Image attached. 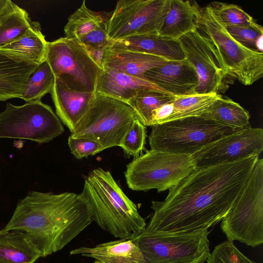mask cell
<instances>
[{
	"label": "cell",
	"mask_w": 263,
	"mask_h": 263,
	"mask_svg": "<svg viewBox=\"0 0 263 263\" xmlns=\"http://www.w3.org/2000/svg\"><path fill=\"white\" fill-rule=\"evenodd\" d=\"M258 158L251 156L195 170L169 190L163 201H152L154 213L145 228L187 232L217 224L233 205Z\"/></svg>",
	"instance_id": "6da1fadb"
},
{
	"label": "cell",
	"mask_w": 263,
	"mask_h": 263,
	"mask_svg": "<svg viewBox=\"0 0 263 263\" xmlns=\"http://www.w3.org/2000/svg\"><path fill=\"white\" fill-rule=\"evenodd\" d=\"M92 222L80 194L31 191L18 202L4 229L24 233L46 257L64 248Z\"/></svg>",
	"instance_id": "7a4b0ae2"
},
{
	"label": "cell",
	"mask_w": 263,
	"mask_h": 263,
	"mask_svg": "<svg viewBox=\"0 0 263 263\" xmlns=\"http://www.w3.org/2000/svg\"><path fill=\"white\" fill-rule=\"evenodd\" d=\"M80 195L92 221L115 237L129 238L145 229V219L110 172L101 168L90 172Z\"/></svg>",
	"instance_id": "3957f363"
},
{
	"label": "cell",
	"mask_w": 263,
	"mask_h": 263,
	"mask_svg": "<svg viewBox=\"0 0 263 263\" xmlns=\"http://www.w3.org/2000/svg\"><path fill=\"white\" fill-rule=\"evenodd\" d=\"M197 29L215 49L220 67L226 76L246 86L263 76V53L253 51L236 41L213 13L209 5L197 7Z\"/></svg>",
	"instance_id": "277c9868"
},
{
	"label": "cell",
	"mask_w": 263,
	"mask_h": 263,
	"mask_svg": "<svg viewBox=\"0 0 263 263\" xmlns=\"http://www.w3.org/2000/svg\"><path fill=\"white\" fill-rule=\"evenodd\" d=\"M151 149L189 156L242 128L201 116L188 117L152 126Z\"/></svg>",
	"instance_id": "5b68a950"
},
{
	"label": "cell",
	"mask_w": 263,
	"mask_h": 263,
	"mask_svg": "<svg viewBox=\"0 0 263 263\" xmlns=\"http://www.w3.org/2000/svg\"><path fill=\"white\" fill-rule=\"evenodd\" d=\"M227 240L255 248L263 243V159L258 158L243 189L221 221Z\"/></svg>",
	"instance_id": "8992f818"
},
{
	"label": "cell",
	"mask_w": 263,
	"mask_h": 263,
	"mask_svg": "<svg viewBox=\"0 0 263 263\" xmlns=\"http://www.w3.org/2000/svg\"><path fill=\"white\" fill-rule=\"evenodd\" d=\"M208 229L164 232L145 228L132 237L144 263H205L210 253Z\"/></svg>",
	"instance_id": "52a82bcc"
},
{
	"label": "cell",
	"mask_w": 263,
	"mask_h": 263,
	"mask_svg": "<svg viewBox=\"0 0 263 263\" xmlns=\"http://www.w3.org/2000/svg\"><path fill=\"white\" fill-rule=\"evenodd\" d=\"M195 170L191 156L150 149L127 165L124 176L132 190L160 192L173 188Z\"/></svg>",
	"instance_id": "ba28073f"
},
{
	"label": "cell",
	"mask_w": 263,
	"mask_h": 263,
	"mask_svg": "<svg viewBox=\"0 0 263 263\" xmlns=\"http://www.w3.org/2000/svg\"><path fill=\"white\" fill-rule=\"evenodd\" d=\"M139 119L127 103L96 93L70 136L96 141L104 149L120 146L126 133Z\"/></svg>",
	"instance_id": "9c48e42d"
},
{
	"label": "cell",
	"mask_w": 263,
	"mask_h": 263,
	"mask_svg": "<svg viewBox=\"0 0 263 263\" xmlns=\"http://www.w3.org/2000/svg\"><path fill=\"white\" fill-rule=\"evenodd\" d=\"M45 60L55 79L71 90L95 92L102 69L90 58L79 39L63 37L48 42Z\"/></svg>",
	"instance_id": "30bf717a"
},
{
	"label": "cell",
	"mask_w": 263,
	"mask_h": 263,
	"mask_svg": "<svg viewBox=\"0 0 263 263\" xmlns=\"http://www.w3.org/2000/svg\"><path fill=\"white\" fill-rule=\"evenodd\" d=\"M64 131L59 118L41 100L20 106L7 103L5 110L0 112V138L27 139L42 144Z\"/></svg>",
	"instance_id": "8fae6325"
},
{
	"label": "cell",
	"mask_w": 263,
	"mask_h": 263,
	"mask_svg": "<svg viewBox=\"0 0 263 263\" xmlns=\"http://www.w3.org/2000/svg\"><path fill=\"white\" fill-rule=\"evenodd\" d=\"M171 0H121L104 26L109 41L159 35Z\"/></svg>",
	"instance_id": "7c38bea8"
},
{
	"label": "cell",
	"mask_w": 263,
	"mask_h": 263,
	"mask_svg": "<svg viewBox=\"0 0 263 263\" xmlns=\"http://www.w3.org/2000/svg\"><path fill=\"white\" fill-rule=\"evenodd\" d=\"M263 150V129L249 127L224 137L191 156L196 170L231 163Z\"/></svg>",
	"instance_id": "4fadbf2b"
},
{
	"label": "cell",
	"mask_w": 263,
	"mask_h": 263,
	"mask_svg": "<svg viewBox=\"0 0 263 263\" xmlns=\"http://www.w3.org/2000/svg\"><path fill=\"white\" fill-rule=\"evenodd\" d=\"M184 59L195 69L198 78L196 93H218L224 88L226 74L213 46L197 29L179 40Z\"/></svg>",
	"instance_id": "5bb4252c"
},
{
	"label": "cell",
	"mask_w": 263,
	"mask_h": 263,
	"mask_svg": "<svg viewBox=\"0 0 263 263\" xmlns=\"http://www.w3.org/2000/svg\"><path fill=\"white\" fill-rule=\"evenodd\" d=\"M144 77L174 96L196 93V90L198 86L196 72L185 59L168 61L162 66L147 71Z\"/></svg>",
	"instance_id": "9a60e30c"
},
{
	"label": "cell",
	"mask_w": 263,
	"mask_h": 263,
	"mask_svg": "<svg viewBox=\"0 0 263 263\" xmlns=\"http://www.w3.org/2000/svg\"><path fill=\"white\" fill-rule=\"evenodd\" d=\"M38 65L20 55L0 49V101L21 99L28 79Z\"/></svg>",
	"instance_id": "2e32d148"
},
{
	"label": "cell",
	"mask_w": 263,
	"mask_h": 263,
	"mask_svg": "<svg viewBox=\"0 0 263 263\" xmlns=\"http://www.w3.org/2000/svg\"><path fill=\"white\" fill-rule=\"evenodd\" d=\"M149 90L169 93L146 79L103 68L98 78L96 93L127 103ZM171 94V93H170Z\"/></svg>",
	"instance_id": "e0dca14e"
},
{
	"label": "cell",
	"mask_w": 263,
	"mask_h": 263,
	"mask_svg": "<svg viewBox=\"0 0 263 263\" xmlns=\"http://www.w3.org/2000/svg\"><path fill=\"white\" fill-rule=\"evenodd\" d=\"M51 94L58 117L71 132L88 110L96 93L71 90L55 79Z\"/></svg>",
	"instance_id": "ac0fdd59"
},
{
	"label": "cell",
	"mask_w": 263,
	"mask_h": 263,
	"mask_svg": "<svg viewBox=\"0 0 263 263\" xmlns=\"http://www.w3.org/2000/svg\"><path fill=\"white\" fill-rule=\"evenodd\" d=\"M70 254L92 258L95 263H144L143 255L132 236L74 249Z\"/></svg>",
	"instance_id": "d6986e66"
},
{
	"label": "cell",
	"mask_w": 263,
	"mask_h": 263,
	"mask_svg": "<svg viewBox=\"0 0 263 263\" xmlns=\"http://www.w3.org/2000/svg\"><path fill=\"white\" fill-rule=\"evenodd\" d=\"M167 61L159 57L114 47L109 43L106 50L103 68L145 79L144 74L147 71L162 66Z\"/></svg>",
	"instance_id": "ffe728a7"
},
{
	"label": "cell",
	"mask_w": 263,
	"mask_h": 263,
	"mask_svg": "<svg viewBox=\"0 0 263 263\" xmlns=\"http://www.w3.org/2000/svg\"><path fill=\"white\" fill-rule=\"evenodd\" d=\"M116 47L160 57L167 61L184 59L178 40L160 35L144 34L110 41Z\"/></svg>",
	"instance_id": "44dd1931"
},
{
	"label": "cell",
	"mask_w": 263,
	"mask_h": 263,
	"mask_svg": "<svg viewBox=\"0 0 263 263\" xmlns=\"http://www.w3.org/2000/svg\"><path fill=\"white\" fill-rule=\"evenodd\" d=\"M195 2L171 0L169 10L164 20L159 35L179 40L185 34L197 29Z\"/></svg>",
	"instance_id": "7402d4cb"
},
{
	"label": "cell",
	"mask_w": 263,
	"mask_h": 263,
	"mask_svg": "<svg viewBox=\"0 0 263 263\" xmlns=\"http://www.w3.org/2000/svg\"><path fill=\"white\" fill-rule=\"evenodd\" d=\"M42 257L25 234L14 230H0V263H34Z\"/></svg>",
	"instance_id": "603a6c76"
},
{
	"label": "cell",
	"mask_w": 263,
	"mask_h": 263,
	"mask_svg": "<svg viewBox=\"0 0 263 263\" xmlns=\"http://www.w3.org/2000/svg\"><path fill=\"white\" fill-rule=\"evenodd\" d=\"M47 43L41 31L40 24L35 22L22 35L0 49L17 54L40 64L45 61Z\"/></svg>",
	"instance_id": "cb8c5ba5"
},
{
	"label": "cell",
	"mask_w": 263,
	"mask_h": 263,
	"mask_svg": "<svg viewBox=\"0 0 263 263\" xmlns=\"http://www.w3.org/2000/svg\"><path fill=\"white\" fill-rule=\"evenodd\" d=\"M201 117L242 129L251 126L248 111L228 98L217 99Z\"/></svg>",
	"instance_id": "d4e9b609"
},
{
	"label": "cell",
	"mask_w": 263,
	"mask_h": 263,
	"mask_svg": "<svg viewBox=\"0 0 263 263\" xmlns=\"http://www.w3.org/2000/svg\"><path fill=\"white\" fill-rule=\"evenodd\" d=\"M221 97L219 93L175 96L173 101V112L165 122L188 117L201 116Z\"/></svg>",
	"instance_id": "484cf974"
},
{
	"label": "cell",
	"mask_w": 263,
	"mask_h": 263,
	"mask_svg": "<svg viewBox=\"0 0 263 263\" xmlns=\"http://www.w3.org/2000/svg\"><path fill=\"white\" fill-rule=\"evenodd\" d=\"M55 78L45 60L39 64L28 79L21 99L26 102L41 99L52 91Z\"/></svg>",
	"instance_id": "4316f807"
},
{
	"label": "cell",
	"mask_w": 263,
	"mask_h": 263,
	"mask_svg": "<svg viewBox=\"0 0 263 263\" xmlns=\"http://www.w3.org/2000/svg\"><path fill=\"white\" fill-rule=\"evenodd\" d=\"M103 23L101 15L89 9L84 1L80 7L68 18L64 27L65 37L79 39L102 26Z\"/></svg>",
	"instance_id": "83f0119b"
},
{
	"label": "cell",
	"mask_w": 263,
	"mask_h": 263,
	"mask_svg": "<svg viewBox=\"0 0 263 263\" xmlns=\"http://www.w3.org/2000/svg\"><path fill=\"white\" fill-rule=\"evenodd\" d=\"M35 23L25 9L16 4L0 21V48L22 35Z\"/></svg>",
	"instance_id": "f1b7e54d"
},
{
	"label": "cell",
	"mask_w": 263,
	"mask_h": 263,
	"mask_svg": "<svg viewBox=\"0 0 263 263\" xmlns=\"http://www.w3.org/2000/svg\"><path fill=\"white\" fill-rule=\"evenodd\" d=\"M175 96L156 90L147 91L131 99L128 103L139 119L145 126H149L152 112L161 105L174 101Z\"/></svg>",
	"instance_id": "f546056e"
},
{
	"label": "cell",
	"mask_w": 263,
	"mask_h": 263,
	"mask_svg": "<svg viewBox=\"0 0 263 263\" xmlns=\"http://www.w3.org/2000/svg\"><path fill=\"white\" fill-rule=\"evenodd\" d=\"M229 34L245 47L256 52L262 53L263 28L256 22L225 27Z\"/></svg>",
	"instance_id": "4dcf8cb0"
},
{
	"label": "cell",
	"mask_w": 263,
	"mask_h": 263,
	"mask_svg": "<svg viewBox=\"0 0 263 263\" xmlns=\"http://www.w3.org/2000/svg\"><path fill=\"white\" fill-rule=\"evenodd\" d=\"M209 5L224 27L252 24L256 22L251 16L235 4L214 2Z\"/></svg>",
	"instance_id": "1f68e13d"
},
{
	"label": "cell",
	"mask_w": 263,
	"mask_h": 263,
	"mask_svg": "<svg viewBox=\"0 0 263 263\" xmlns=\"http://www.w3.org/2000/svg\"><path fill=\"white\" fill-rule=\"evenodd\" d=\"M146 138V126L137 119L125 134L120 147L127 156L136 158L141 155L145 149Z\"/></svg>",
	"instance_id": "d6a6232c"
},
{
	"label": "cell",
	"mask_w": 263,
	"mask_h": 263,
	"mask_svg": "<svg viewBox=\"0 0 263 263\" xmlns=\"http://www.w3.org/2000/svg\"><path fill=\"white\" fill-rule=\"evenodd\" d=\"M206 263H257L244 255L232 241L227 240L216 246Z\"/></svg>",
	"instance_id": "836d02e7"
},
{
	"label": "cell",
	"mask_w": 263,
	"mask_h": 263,
	"mask_svg": "<svg viewBox=\"0 0 263 263\" xmlns=\"http://www.w3.org/2000/svg\"><path fill=\"white\" fill-rule=\"evenodd\" d=\"M68 145L71 153L77 159L94 155L104 150L103 146L95 141L70 136L68 139Z\"/></svg>",
	"instance_id": "e575fe53"
},
{
	"label": "cell",
	"mask_w": 263,
	"mask_h": 263,
	"mask_svg": "<svg viewBox=\"0 0 263 263\" xmlns=\"http://www.w3.org/2000/svg\"><path fill=\"white\" fill-rule=\"evenodd\" d=\"M79 40L84 46L92 48L106 46L110 43L104 25L95 29Z\"/></svg>",
	"instance_id": "d590c367"
},
{
	"label": "cell",
	"mask_w": 263,
	"mask_h": 263,
	"mask_svg": "<svg viewBox=\"0 0 263 263\" xmlns=\"http://www.w3.org/2000/svg\"><path fill=\"white\" fill-rule=\"evenodd\" d=\"M173 111V103L171 102L164 104L152 112L149 126L162 124L171 115Z\"/></svg>",
	"instance_id": "8d00e7d4"
},
{
	"label": "cell",
	"mask_w": 263,
	"mask_h": 263,
	"mask_svg": "<svg viewBox=\"0 0 263 263\" xmlns=\"http://www.w3.org/2000/svg\"><path fill=\"white\" fill-rule=\"evenodd\" d=\"M108 46L97 48L84 46L92 60L102 69L105 52Z\"/></svg>",
	"instance_id": "74e56055"
},
{
	"label": "cell",
	"mask_w": 263,
	"mask_h": 263,
	"mask_svg": "<svg viewBox=\"0 0 263 263\" xmlns=\"http://www.w3.org/2000/svg\"><path fill=\"white\" fill-rule=\"evenodd\" d=\"M16 5L10 0H0V21Z\"/></svg>",
	"instance_id": "f35d334b"
}]
</instances>
